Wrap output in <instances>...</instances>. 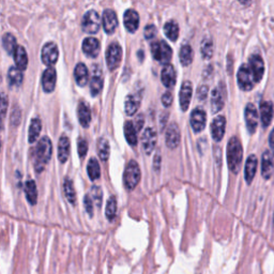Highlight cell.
I'll list each match as a JSON object with an SVG mask.
<instances>
[{
	"label": "cell",
	"instance_id": "obj_29",
	"mask_svg": "<svg viewBox=\"0 0 274 274\" xmlns=\"http://www.w3.org/2000/svg\"><path fill=\"white\" fill-rule=\"evenodd\" d=\"M14 60H15V64L16 67L24 71L27 69V66H28V56H27V53L26 50L23 46L20 45H17L15 52H14Z\"/></svg>",
	"mask_w": 274,
	"mask_h": 274
},
{
	"label": "cell",
	"instance_id": "obj_14",
	"mask_svg": "<svg viewBox=\"0 0 274 274\" xmlns=\"http://www.w3.org/2000/svg\"><path fill=\"white\" fill-rule=\"evenodd\" d=\"M103 88V75L99 66H93L90 78V92L93 97L98 96Z\"/></svg>",
	"mask_w": 274,
	"mask_h": 274
},
{
	"label": "cell",
	"instance_id": "obj_2",
	"mask_svg": "<svg viewBox=\"0 0 274 274\" xmlns=\"http://www.w3.org/2000/svg\"><path fill=\"white\" fill-rule=\"evenodd\" d=\"M243 158V148L240 139L234 136L227 143V164L230 171L238 174Z\"/></svg>",
	"mask_w": 274,
	"mask_h": 274
},
{
	"label": "cell",
	"instance_id": "obj_50",
	"mask_svg": "<svg viewBox=\"0 0 274 274\" xmlns=\"http://www.w3.org/2000/svg\"><path fill=\"white\" fill-rule=\"evenodd\" d=\"M208 95V87L207 86H201V87L198 89V98L199 100H205Z\"/></svg>",
	"mask_w": 274,
	"mask_h": 274
},
{
	"label": "cell",
	"instance_id": "obj_34",
	"mask_svg": "<svg viewBox=\"0 0 274 274\" xmlns=\"http://www.w3.org/2000/svg\"><path fill=\"white\" fill-rule=\"evenodd\" d=\"M63 192H64V196L68 199L69 203L71 205H75L76 204V193L75 189L73 185V181L67 177L63 181Z\"/></svg>",
	"mask_w": 274,
	"mask_h": 274
},
{
	"label": "cell",
	"instance_id": "obj_15",
	"mask_svg": "<svg viewBox=\"0 0 274 274\" xmlns=\"http://www.w3.org/2000/svg\"><path fill=\"white\" fill-rule=\"evenodd\" d=\"M192 95H193V85L191 82L186 81L182 84L181 90H180V93H179L180 106H181V110L183 112H186L189 110Z\"/></svg>",
	"mask_w": 274,
	"mask_h": 274
},
{
	"label": "cell",
	"instance_id": "obj_49",
	"mask_svg": "<svg viewBox=\"0 0 274 274\" xmlns=\"http://www.w3.org/2000/svg\"><path fill=\"white\" fill-rule=\"evenodd\" d=\"M6 108H8V99H6L5 93H2L1 95V117H2V120L5 118Z\"/></svg>",
	"mask_w": 274,
	"mask_h": 274
},
{
	"label": "cell",
	"instance_id": "obj_48",
	"mask_svg": "<svg viewBox=\"0 0 274 274\" xmlns=\"http://www.w3.org/2000/svg\"><path fill=\"white\" fill-rule=\"evenodd\" d=\"M162 103L165 107H169L172 103V95L171 92L169 91H166L164 93V95L162 96Z\"/></svg>",
	"mask_w": 274,
	"mask_h": 274
},
{
	"label": "cell",
	"instance_id": "obj_7",
	"mask_svg": "<svg viewBox=\"0 0 274 274\" xmlns=\"http://www.w3.org/2000/svg\"><path fill=\"white\" fill-rule=\"evenodd\" d=\"M122 49L118 43H112V44L106 49V62L107 67L111 71H115L121 62Z\"/></svg>",
	"mask_w": 274,
	"mask_h": 274
},
{
	"label": "cell",
	"instance_id": "obj_4",
	"mask_svg": "<svg viewBox=\"0 0 274 274\" xmlns=\"http://www.w3.org/2000/svg\"><path fill=\"white\" fill-rule=\"evenodd\" d=\"M151 53H152V57L156 61L165 64H167L172 57V50L165 41L152 43L151 44Z\"/></svg>",
	"mask_w": 274,
	"mask_h": 274
},
{
	"label": "cell",
	"instance_id": "obj_40",
	"mask_svg": "<svg viewBox=\"0 0 274 274\" xmlns=\"http://www.w3.org/2000/svg\"><path fill=\"white\" fill-rule=\"evenodd\" d=\"M179 57H180V61H181V63L184 67L191 64L192 60H193V49H192L191 45H189V44L183 45L181 47V49H180Z\"/></svg>",
	"mask_w": 274,
	"mask_h": 274
},
{
	"label": "cell",
	"instance_id": "obj_38",
	"mask_svg": "<svg viewBox=\"0 0 274 274\" xmlns=\"http://www.w3.org/2000/svg\"><path fill=\"white\" fill-rule=\"evenodd\" d=\"M116 214H117V198L115 196H111L107 200L106 208H105L106 219L110 222H113L115 218H116Z\"/></svg>",
	"mask_w": 274,
	"mask_h": 274
},
{
	"label": "cell",
	"instance_id": "obj_53",
	"mask_svg": "<svg viewBox=\"0 0 274 274\" xmlns=\"http://www.w3.org/2000/svg\"><path fill=\"white\" fill-rule=\"evenodd\" d=\"M269 143H270V147H271V150H272V152L274 154V129L272 130V132L269 136Z\"/></svg>",
	"mask_w": 274,
	"mask_h": 274
},
{
	"label": "cell",
	"instance_id": "obj_16",
	"mask_svg": "<svg viewBox=\"0 0 274 274\" xmlns=\"http://www.w3.org/2000/svg\"><path fill=\"white\" fill-rule=\"evenodd\" d=\"M103 27L106 33L112 34L118 27V18L116 13L112 9H106L103 12Z\"/></svg>",
	"mask_w": 274,
	"mask_h": 274
},
{
	"label": "cell",
	"instance_id": "obj_42",
	"mask_svg": "<svg viewBox=\"0 0 274 274\" xmlns=\"http://www.w3.org/2000/svg\"><path fill=\"white\" fill-rule=\"evenodd\" d=\"M201 56L204 59H210L213 55V43L210 39H205L201 43Z\"/></svg>",
	"mask_w": 274,
	"mask_h": 274
},
{
	"label": "cell",
	"instance_id": "obj_36",
	"mask_svg": "<svg viewBox=\"0 0 274 274\" xmlns=\"http://www.w3.org/2000/svg\"><path fill=\"white\" fill-rule=\"evenodd\" d=\"M98 154L100 156V158L102 161L106 162L108 160V157H110V153H111V148H110V142L104 137H101L98 140Z\"/></svg>",
	"mask_w": 274,
	"mask_h": 274
},
{
	"label": "cell",
	"instance_id": "obj_23",
	"mask_svg": "<svg viewBox=\"0 0 274 274\" xmlns=\"http://www.w3.org/2000/svg\"><path fill=\"white\" fill-rule=\"evenodd\" d=\"M77 115L79 124L83 128H88L91 122V110L86 102H81L77 107Z\"/></svg>",
	"mask_w": 274,
	"mask_h": 274
},
{
	"label": "cell",
	"instance_id": "obj_17",
	"mask_svg": "<svg viewBox=\"0 0 274 274\" xmlns=\"http://www.w3.org/2000/svg\"><path fill=\"white\" fill-rule=\"evenodd\" d=\"M250 68L253 72L254 77H255V82L259 83L262 81V78L264 76V72H265V64L264 60L259 55H253L251 56L250 58Z\"/></svg>",
	"mask_w": 274,
	"mask_h": 274
},
{
	"label": "cell",
	"instance_id": "obj_31",
	"mask_svg": "<svg viewBox=\"0 0 274 274\" xmlns=\"http://www.w3.org/2000/svg\"><path fill=\"white\" fill-rule=\"evenodd\" d=\"M224 95H223V91L221 88H216L212 91V96H211V108H212V113H219L223 106H224Z\"/></svg>",
	"mask_w": 274,
	"mask_h": 274
},
{
	"label": "cell",
	"instance_id": "obj_18",
	"mask_svg": "<svg viewBox=\"0 0 274 274\" xmlns=\"http://www.w3.org/2000/svg\"><path fill=\"white\" fill-rule=\"evenodd\" d=\"M57 81V73L55 69L48 68L44 71V73L42 75V87L45 92L49 93L53 92L56 86Z\"/></svg>",
	"mask_w": 274,
	"mask_h": 274
},
{
	"label": "cell",
	"instance_id": "obj_11",
	"mask_svg": "<svg viewBox=\"0 0 274 274\" xmlns=\"http://www.w3.org/2000/svg\"><path fill=\"white\" fill-rule=\"evenodd\" d=\"M191 127L195 133H200L206 127L207 115L206 112L201 108H195L191 114Z\"/></svg>",
	"mask_w": 274,
	"mask_h": 274
},
{
	"label": "cell",
	"instance_id": "obj_19",
	"mask_svg": "<svg viewBox=\"0 0 274 274\" xmlns=\"http://www.w3.org/2000/svg\"><path fill=\"white\" fill-rule=\"evenodd\" d=\"M124 23L127 28V30L131 33H134L137 29H138L139 26V15L138 13L134 10H128L125 13L124 16Z\"/></svg>",
	"mask_w": 274,
	"mask_h": 274
},
{
	"label": "cell",
	"instance_id": "obj_22",
	"mask_svg": "<svg viewBox=\"0 0 274 274\" xmlns=\"http://www.w3.org/2000/svg\"><path fill=\"white\" fill-rule=\"evenodd\" d=\"M161 79L162 83L166 88H171L176 85L177 81V74L174 67L170 66V64H166L162 70L161 73Z\"/></svg>",
	"mask_w": 274,
	"mask_h": 274
},
{
	"label": "cell",
	"instance_id": "obj_32",
	"mask_svg": "<svg viewBox=\"0 0 274 274\" xmlns=\"http://www.w3.org/2000/svg\"><path fill=\"white\" fill-rule=\"evenodd\" d=\"M25 192H26V198L29 201L30 205H35L38 201V189L37 184L33 180H28L25 184Z\"/></svg>",
	"mask_w": 274,
	"mask_h": 274
},
{
	"label": "cell",
	"instance_id": "obj_9",
	"mask_svg": "<svg viewBox=\"0 0 274 274\" xmlns=\"http://www.w3.org/2000/svg\"><path fill=\"white\" fill-rule=\"evenodd\" d=\"M244 118H245V124H247L248 131L251 134H254L258 127V120H259L258 113L254 104L249 103L247 107H245Z\"/></svg>",
	"mask_w": 274,
	"mask_h": 274
},
{
	"label": "cell",
	"instance_id": "obj_45",
	"mask_svg": "<svg viewBox=\"0 0 274 274\" xmlns=\"http://www.w3.org/2000/svg\"><path fill=\"white\" fill-rule=\"evenodd\" d=\"M84 205H85L86 211H87L89 216H92L93 215V199H91V197L89 195H86L84 197Z\"/></svg>",
	"mask_w": 274,
	"mask_h": 274
},
{
	"label": "cell",
	"instance_id": "obj_21",
	"mask_svg": "<svg viewBox=\"0 0 274 274\" xmlns=\"http://www.w3.org/2000/svg\"><path fill=\"white\" fill-rule=\"evenodd\" d=\"M257 165L258 161L256 155L252 154L248 157L247 162H245V168H244V177H245V181H247L248 184H251L252 181L256 175V170H257Z\"/></svg>",
	"mask_w": 274,
	"mask_h": 274
},
{
	"label": "cell",
	"instance_id": "obj_10",
	"mask_svg": "<svg viewBox=\"0 0 274 274\" xmlns=\"http://www.w3.org/2000/svg\"><path fill=\"white\" fill-rule=\"evenodd\" d=\"M225 129H226V118L224 116H218L213 119L210 126V131L214 141L219 142L223 139V137L225 135Z\"/></svg>",
	"mask_w": 274,
	"mask_h": 274
},
{
	"label": "cell",
	"instance_id": "obj_43",
	"mask_svg": "<svg viewBox=\"0 0 274 274\" xmlns=\"http://www.w3.org/2000/svg\"><path fill=\"white\" fill-rule=\"evenodd\" d=\"M91 195H92L93 201L97 204L98 208H101V206H102V201H103V193H102V190H101V187L97 186V185L92 186Z\"/></svg>",
	"mask_w": 274,
	"mask_h": 274
},
{
	"label": "cell",
	"instance_id": "obj_47",
	"mask_svg": "<svg viewBox=\"0 0 274 274\" xmlns=\"http://www.w3.org/2000/svg\"><path fill=\"white\" fill-rule=\"evenodd\" d=\"M19 121H20V112L19 110H14L12 112V116H11V124L13 127H16L19 125Z\"/></svg>",
	"mask_w": 274,
	"mask_h": 274
},
{
	"label": "cell",
	"instance_id": "obj_51",
	"mask_svg": "<svg viewBox=\"0 0 274 274\" xmlns=\"http://www.w3.org/2000/svg\"><path fill=\"white\" fill-rule=\"evenodd\" d=\"M143 116L142 115H138V116H137V118L135 119V124H136V129H137V131H140V130L142 129V126H143Z\"/></svg>",
	"mask_w": 274,
	"mask_h": 274
},
{
	"label": "cell",
	"instance_id": "obj_39",
	"mask_svg": "<svg viewBox=\"0 0 274 274\" xmlns=\"http://www.w3.org/2000/svg\"><path fill=\"white\" fill-rule=\"evenodd\" d=\"M164 32L170 41L175 42L178 39V35H179V26H178V24L176 23L175 20L167 21V23L165 24V26H164Z\"/></svg>",
	"mask_w": 274,
	"mask_h": 274
},
{
	"label": "cell",
	"instance_id": "obj_3",
	"mask_svg": "<svg viewBox=\"0 0 274 274\" xmlns=\"http://www.w3.org/2000/svg\"><path fill=\"white\" fill-rule=\"evenodd\" d=\"M141 178L139 165L134 160L130 161L124 172V184L128 191H133L138 185Z\"/></svg>",
	"mask_w": 274,
	"mask_h": 274
},
{
	"label": "cell",
	"instance_id": "obj_5",
	"mask_svg": "<svg viewBox=\"0 0 274 274\" xmlns=\"http://www.w3.org/2000/svg\"><path fill=\"white\" fill-rule=\"evenodd\" d=\"M101 17L99 13L95 10H90L85 14L82 21V28L84 32L89 34H95L100 30Z\"/></svg>",
	"mask_w": 274,
	"mask_h": 274
},
{
	"label": "cell",
	"instance_id": "obj_12",
	"mask_svg": "<svg viewBox=\"0 0 274 274\" xmlns=\"http://www.w3.org/2000/svg\"><path fill=\"white\" fill-rule=\"evenodd\" d=\"M180 139H181V134H180V130L177 124H171L166 130V134H165V142L166 146L174 150L180 145Z\"/></svg>",
	"mask_w": 274,
	"mask_h": 274
},
{
	"label": "cell",
	"instance_id": "obj_1",
	"mask_svg": "<svg viewBox=\"0 0 274 274\" xmlns=\"http://www.w3.org/2000/svg\"><path fill=\"white\" fill-rule=\"evenodd\" d=\"M53 153V145L50 141L49 137L43 136L42 138L38 141L37 146L34 149L33 155V166L35 171L40 174L45 169L46 165L48 164L50 157Z\"/></svg>",
	"mask_w": 274,
	"mask_h": 274
},
{
	"label": "cell",
	"instance_id": "obj_37",
	"mask_svg": "<svg viewBox=\"0 0 274 274\" xmlns=\"http://www.w3.org/2000/svg\"><path fill=\"white\" fill-rule=\"evenodd\" d=\"M87 172L91 181H96L101 176V167L97 158L91 157L87 164Z\"/></svg>",
	"mask_w": 274,
	"mask_h": 274
},
{
	"label": "cell",
	"instance_id": "obj_30",
	"mask_svg": "<svg viewBox=\"0 0 274 274\" xmlns=\"http://www.w3.org/2000/svg\"><path fill=\"white\" fill-rule=\"evenodd\" d=\"M140 105V100L139 98H137V96L134 95H129L126 98V102H125V111L128 116H133V115L136 114V112L138 111Z\"/></svg>",
	"mask_w": 274,
	"mask_h": 274
},
{
	"label": "cell",
	"instance_id": "obj_28",
	"mask_svg": "<svg viewBox=\"0 0 274 274\" xmlns=\"http://www.w3.org/2000/svg\"><path fill=\"white\" fill-rule=\"evenodd\" d=\"M125 137L128 141V143L130 146H136L137 145V129L136 127L133 125L132 121H127L125 124Z\"/></svg>",
	"mask_w": 274,
	"mask_h": 274
},
{
	"label": "cell",
	"instance_id": "obj_26",
	"mask_svg": "<svg viewBox=\"0 0 274 274\" xmlns=\"http://www.w3.org/2000/svg\"><path fill=\"white\" fill-rule=\"evenodd\" d=\"M273 169V160L270 151H265L262 157V176L264 179L268 180L271 178Z\"/></svg>",
	"mask_w": 274,
	"mask_h": 274
},
{
	"label": "cell",
	"instance_id": "obj_25",
	"mask_svg": "<svg viewBox=\"0 0 274 274\" xmlns=\"http://www.w3.org/2000/svg\"><path fill=\"white\" fill-rule=\"evenodd\" d=\"M261 117L264 128L269 127L273 118V105L269 101H264L261 103Z\"/></svg>",
	"mask_w": 274,
	"mask_h": 274
},
{
	"label": "cell",
	"instance_id": "obj_24",
	"mask_svg": "<svg viewBox=\"0 0 274 274\" xmlns=\"http://www.w3.org/2000/svg\"><path fill=\"white\" fill-rule=\"evenodd\" d=\"M70 155V139L67 135H62L58 143V160L60 163H66Z\"/></svg>",
	"mask_w": 274,
	"mask_h": 274
},
{
	"label": "cell",
	"instance_id": "obj_8",
	"mask_svg": "<svg viewBox=\"0 0 274 274\" xmlns=\"http://www.w3.org/2000/svg\"><path fill=\"white\" fill-rule=\"evenodd\" d=\"M58 47L55 44V43H46V44L43 46L42 48V54H41V58L43 63L47 67H52L53 64L57 62V59H58Z\"/></svg>",
	"mask_w": 274,
	"mask_h": 274
},
{
	"label": "cell",
	"instance_id": "obj_46",
	"mask_svg": "<svg viewBox=\"0 0 274 274\" xmlns=\"http://www.w3.org/2000/svg\"><path fill=\"white\" fill-rule=\"evenodd\" d=\"M156 33V28L153 25H148L145 28V37L148 40H151L152 38H154V35Z\"/></svg>",
	"mask_w": 274,
	"mask_h": 274
},
{
	"label": "cell",
	"instance_id": "obj_27",
	"mask_svg": "<svg viewBox=\"0 0 274 274\" xmlns=\"http://www.w3.org/2000/svg\"><path fill=\"white\" fill-rule=\"evenodd\" d=\"M74 76L77 85L81 86V87H84L89 81V73L87 67H86L84 63H78L74 70Z\"/></svg>",
	"mask_w": 274,
	"mask_h": 274
},
{
	"label": "cell",
	"instance_id": "obj_54",
	"mask_svg": "<svg viewBox=\"0 0 274 274\" xmlns=\"http://www.w3.org/2000/svg\"><path fill=\"white\" fill-rule=\"evenodd\" d=\"M252 0H239V2L243 5H249L251 3Z\"/></svg>",
	"mask_w": 274,
	"mask_h": 274
},
{
	"label": "cell",
	"instance_id": "obj_41",
	"mask_svg": "<svg viewBox=\"0 0 274 274\" xmlns=\"http://www.w3.org/2000/svg\"><path fill=\"white\" fill-rule=\"evenodd\" d=\"M2 45L9 55H14V52L17 47L16 40L11 33H5L2 37Z\"/></svg>",
	"mask_w": 274,
	"mask_h": 274
},
{
	"label": "cell",
	"instance_id": "obj_20",
	"mask_svg": "<svg viewBox=\"0 0 274 274\" xmlns=\"http://www.w3.org/2000/svg\"><path fill=\"white\" fill-rule=\"evenodd\" d=\"M101 45L96 38H87L83 42V52L90 58H97L100 54Z\"/></svg>",
	"mask_w": 274,
	"mask_h": 274
},
{
	"label": "cell",
	"instance_id": "obj_6",
	"mask_svg": "<svg viewBox=\"0 0 274 274\" xmlns=\"http://www.w3.org/2000/svg\"><path fill=\"white\" fill-rule=\"evenodd\" d=\"M255 83V77L250 66L243 64L238 71V85H239V87L244 91H250L251 89H253Z\"/></svg>",
	"mask_w": 274,
	"mask_h": 274
},
{
	"label": "cell",
	"instance_id": "obj_33",
	"mask_svg": "<svg viewBox=\"0 0 274 274\" xmlns=\"http://www.w3.org/2000/svg\"><path fill=\"white\" fill-rule=\"evenodd\" d=\"M42 129V122L39 118H33L30 122L29 133H28V141L33 143L38 140Z\"/></svg>",
	"mask_w": 274,
	"mask_h": 274
},
{
	"label": "cell",
	"instance_id": "obj_35",
	"mask_svg": "<svg viewBox=\"0 0 274 274\" xmlns=\"http://www.w3.org/2000/svg\"><path fill=\"white\" fill-rule=\"evenodd\" d=\"M23 73L21 70H19L17 67H12L9 69L8 72V81L11 87H19L23 83Z\"/></svg>",
	"mask_w": 274,
	"mask_h": 274
},
{
	"label": "cell",
	"instance_id": "obj_13",
	"mask_svg": "<svg viewBox=\"0 0 274 274\" xmlns=\"http://www.w3.org/2000/svg\"><path fill=\"white\" fill-rule=\"evenodd\" d=\"M156 140L157 136L154 130L152 128H146V130L141 135V143L142 148L147 154L152 153V151L154 150L156 145Z\"/></svg>",
	"mask_w": 274,
	"mask_h": 274
},
{
	"label": "cell",
	"instance_id": "obj_52",
	"mask_svg": "<svg viewBox=\"0 0 274 274\" xmlns=\"http://www.w3.org/2000/svg\"><path fill=\"white\" fill-rule=\"evenodd\" d=\"M160 167H161V156H160V154H156L154 161H153V168L156 171H158L160 170Z\"/></svg>",
	"mask_w": 274,
	"mask_h": 274
},
{
	"label": "cell",
	"instance_id": "obj_44",
	"mask_svg": "<svg viewBox=\"0 0 274 274\" xmlns=\"http://www.w3.org/2000/svg\"><path fill=\"white\" fill-rule=\"evenodd\" d=\"M77 150L79 157L84 158L88 152V141L84 138H79L77 141Z\"/></svg>",
	"mask_w": 274,
	"mask_h": 274
}]
</instances>
